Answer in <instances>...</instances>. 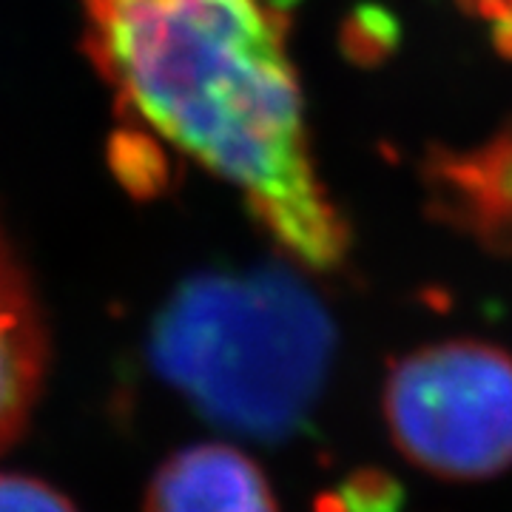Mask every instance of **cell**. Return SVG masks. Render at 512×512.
I'll list each match as a JSON object with an SVG mask.
<instances>
[{
  "label": "cell",
  "mask_w": 512,
  "mask_h": 512,
  "mask_svg": "<svg viewBox=\"0 0 512 512\" xmlns=\"http://www.w3.org/2000/svg\"><path fill=\"white\" fill-rule=\"evenodd\" d=\"M46 339L23 271L0 239V450L18 439L43 382Z\"/></svg>",
  "instance_id": "obj_6"
},
{
  "label": "cell",
  "mask_w": 512,
  "mask_h": 512,
  "mask_svg": "<svg viewBox=\"0 0 512 512\" xmlns=\"http://www.w3.org/2000/svg\"><path fill=\"white\" fill-rule=\"evenodd\" d=\"M439 214L498 254H512V128L461 154H436L427 168Z\"/></svg>",
  "instance_id": "obj_4"
},
{
  "label": "cell",
  "mask_w": 512,
  "mask_h": 512,
  "mask_svg": "<svg viewBox=\"0 0 512 512\" xmlns=\"http://www.w3.org/2000/svg\"><path fill=\"white\" fill-rule=\"evenodd\" d=\"M384 421L410 464L444 481H487L512 467V356L447 339L393 362Z\"/></svg>",
  "instance_id": "obj_3"
},
{
  "label": "cell",
  "mask_w": 512,
  "mask_h": 512,
  "mask_svg": "<svg viewBox=\"0 0 512 512\" xmlns=\"http://www.w3.org/2000/svg\"><path fill=\"white\" fill-rule=\"evenodd\" d=\"M333 356L328 308L285 268L188 282L151 336L157 370L205 419L262 441L308 424Z\"/></svg>",
  "instance_id": "obj_2"
},
{
  "label": "cell",
  "mask_w": 512,
  "mask_h": 512,
  "mask_svg": "<svg viewBox=\"0 0 512 512\" xmlns=\"http://www.w3.org/2000/svg\"><path fill=\"white\" fill-rule=\"evenodd\" d=\"M143 512H279L254 458L231 444H194L151 478Z\"/></svg>",
  "instance_id": "obj_5"
},
{
  "label": "cell",
  "mask_w": 512,
  "mask_h": 512,
  "mask_svg": "<svg viewBox=\"0 0 512 512\" xmlns=\"http://www.w3.org/2000/svg\"><path fill=\"white\" fill-rule=\"evenodd\" d=\"M464 6L490 29L495 46L512 57V0H464Z\"/></svg>",
  "instance_id": "obj_9"
},
{
  "label": "cell",
  "mask_w": 512,
  "mask_h": 512,
  "mask_svg": "<svg viewBox=\"0 0 512 512\" xmlns=\"http://www.w3.org/2000/svg\"><path fill=\"white\" fill-rule=\"evenodd\" d=\"M120 111L234 185L308 271L345 265L350 231L316 177L288 55L293 0H80Z\"/></svg>",
  "instance_id": "obj_1"
},
{
  "label": "cell",
  "mask_w": 512,
  "mask_h": 512,
  "mask_svg": "<svg viewBox=\"0 0 512 512\" xmlns=\"http://www.w3.org/2000/svg\"><path fill=\"white\" fill-rule=\"evenodd\" d=\"M404 501V484L382 467H362L350 473L336 495L339 512H402Z\"/></svg>",
  "instance_id": "obj_7"
},
{
  "label": "cell",
  "mask_w": 512,
  "mask_h": 512,
  "mask_svg": "<svg viewBox=\"0 0 512 512\" xmlns=\"http://www.w3.org/2000/svg\"><path fill=\"white\" fill-rule=\"evenodd\" d=\"M0 512H77L52 484L18 473H0Z\"/></svg>",
  "instance_id": "obj_8"
}]
</instances>
